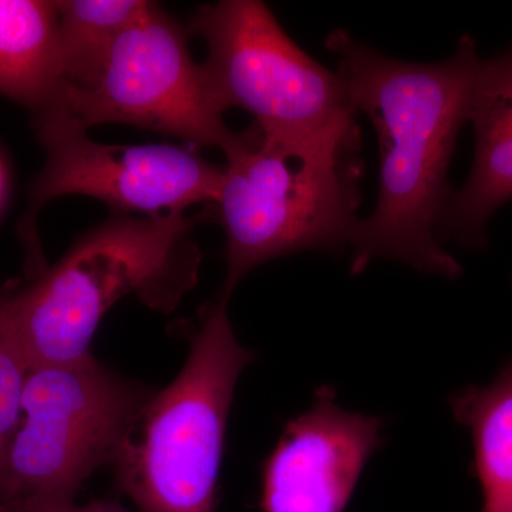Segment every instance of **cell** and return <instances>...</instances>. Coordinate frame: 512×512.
Instances as JSON below:
<instances>
[{
	"mask_svg": "<svg viewBox=\"0 0 512 512\" xmlns=\"http://www.w3.org/2000/svg\"><path fill=\"white\" fill-rule=\"evenodd\" d=\"M326 47L356 113L375 127L380 184L375 211L353 231L350 271L393 259L423 274L456 279L463 266L443 247L440 221L451 191L447 173L481 57L473 37L437 63L406 62L353 39L329 33Z\"/></svg>",
	"mask_w": 512,
	"mask_h": 512,
	"instance_id": "6da1fadb",
	"label": "cell"
},
{
	"mask_svg": "<svg viewBox=\"0 0 512 512\" xmlns=\"http://www.w3.org/2000/svg\"><path fill=\"white\" fill-rule=\"evenodd\" d=\"M194 218L114 217L83 235L28 288L5 295L29 367L64 365L89 352L114 303L137 295L157 311L180 303L197 281Z\"/></svg>",
	"mask_w": 512,
	"mask_h": 512,
	"instance_id": "7a4b0ae2",
	"label": "cell"
},
{
	"mask_svg": "<svg viewBox=\"0 0 512 512\" xmlns=\"http://www.w3.org/2000/svg\"><path fill=\"white\" fill-rule=\"evenodd\" d=\"M225 109H242L266 140L312 156L360 153L357 113L338 72L312 59L258 0L202 6L191 23Z\"/></svg>",
	"mask_w": 512,
	"mask_h": 512,
	"instance_id": "3957f363",
	"label": "cell"
},
{
	"mask_svg": "<svg viewBox=\"0 0 512 512\" xmlns=\"http://www.w3.org/2000/svg\"><path fill=\"white\" fill-rule=\"evenodd\" d=\"M153 394L92 355L29 369L0 453L3 512L76 503L94 471L116 466Z\"/></svg>",
	"mask_w": 512,
	"mask_h": 512,
	"instance_id": "277c9868",
	"label": "cell"
},
{
	"mask_svg": "<svg viewBox=\"0 0 512 512\" xmlns=\"http://www.w3.org/2000/svg\"><path fill=\"white\" fill-rule=\"evenodd\" d=\"M224 154L215 202L227 238L221 299L279 256L349 247L359 221L360 154L312 156L266 140L255 126Z\"/></svg>",
	"mask_w": 512,
	"mask_h": 512,
	"instance_id": "5b68a950",
	"label": "cell"
},
{
	"mask_svg": "<svg viewBox=\"0 0 512 512\" xmlns=\"http://www.w3.org/2000/svg\"><path fill=\"white\" fill-rule=\"evenodd\" d=\"M220 298L202 312L180 375L154 393L116 463L141 512H214L235 386L254 353L238 342Z\"/></svg>",
	"mask_w": 512,
	"mask_h": 512,
	"instance_id": "8992f818",
	"label": "cell"
},
{
	"mask_svg": "<svg viewBox=\"0 0 512 512\" xmlns=\"http://www.w3.org/2000/svg\"><path fill=\"white\" fill-rule=\"evenodd\" d=\"M53 110L86 128L131 124L222 153L239 136L225 123L227 109L204 64L192 60L184 29L154 2L117 40L99 80L63 92Z\"/></svg>",
	"mask_w": 512,
	"mask_h": 512,
	"instance_id": "52a82bcc",
	"label": "cell"
},
{
	"mask_svg": "<svg viewBox=\"0 0 512 512\" xmlns=\"http://www.w3.org/2000/svg\"><path fill=\"white\" fill-rule=\"evenodd\" d=\"M37 140L45 148V167L30 190L20 221L33 264L40 261L37 214L63 195H86L120 215L156 218L184 214L192 205L220 195L224 167L197 153L168 144L109 146L87 136V128L60 110L35 117Z\"/></svg>",
	"mask_w": 512,
	"mask_h": 512,
	"instance_id": "ba28073f",
	"label": "cell"
},
{
	"mask_svg": "<svg viewBox=\"0 0 512 512\" xmlns=\"http://www.w3.org/2000/svg\"><path fill=\"white\" fill-rule=\"evenodd\" d=\"M379 417L352 413L320 387L311 409L286 426L262 476L264 512H343L382 443Z\"/></svg>",
	"mask_w": 512,
	"mask_h": 512,
	"instance_id": "9c48e42d",
	"label": "cell"
},
{
	"mask_svg": "<svg viewBox=\"0 0 512 512\" xmlns=\"http://www.w3.org/2000/svg\"><path fill=\"white\" fill-rule=\"evenodd\" d=\"M467 121L476 134V156L467 183L447 202L439 235L441 242L481 249L488 220L512 198V43L500 55L481 59Z\"/></svg>",
	"mask_w": 512,
	"mask_h": 512,
	"instance_id": "30bf717a",
	"label": "cell"
},
{
	"mask_svg": "<svg viewBox=\"0 0 512 512\" xmlns=\"http://www.w3.org/2000/svg\"><path fill=\"white\" fill-rule=\"evenodd\" d=\"M62 90L56 2L0 0V96L36 117L55 109Z\"/></svg>",
	"mask_w": 512,
	"mask_h": 512,
	"instance_id": "8fae6325",
	"label": "cell"
},
{
	"mask_svg": "<svg viewBox=\"0 0 512 512\" xmlns=\"http://www.w3.org/2000/svg\"><path fill=\"white\" fill-rule=\"evenodd\" d=\"M450 404L473 436L481 512H512V362L493 383L467 387Z\"/></svg>",
	"mask_w": 512,
	"mask_h": 512,
	"instance_id": "7c38bea8",
	"label": "cell"
},
{
	"mask_svg": "<svg viewBox=\"0 0 512 512\" xmlns=\"http://www.w3.org/2000/svg\"><path fill=\"white\" fill-rule=\"evenodd\" d=\"M147 6L146 0L56 2L62 93L90 89L99 80L117 40Z\"/></svg>",
	"mask_w": 512,
	"mask_h": 512,
	"instance_id": "4fadbf2b",
	"label": "cell"
},
{
	"mask_svg": "<svg viewBox=\"0 0 512 512\" xmlns=\"http://www.w3.org/2000/svg\"><path fill=\"white\" fill-rule=\"evenodd\" d=\"M29 362L10 319L5 295L0 296V453L18 420L20 397Z\"/></svg>",
	"mask_w": 512,
	"mask_h": 512,
	"instance_id": "5bb4252c",
	"label": "cell"
},
{
	"mask_svg": "<svg viewBox=\"0 0 512 512\" xmlns=\"http://www.w3.org/2000/svg\"><path fill=\"white\" fill-rule=\"evenodd\" d=\"M15 512H128L114 503L96 501V503L77 505L76 503L62 505V507L35 508V510H23Z\"/></svg>",
	"mask_w": 512,
	"mask_h": 512,
	"instance_id": "9a60e30c",
	"label": "cell"
},
{
	"mask_svg": "<svg viewBox=\"0 0 512 512\" xmlns=\"http://www.w3.org/2000/svg\"><path fill=\"white\" fill-rule=\"evenodd\" d=\"M2 190H3V174H2V168H0V197H2Z\"/></svg>",
	"mask_w": 512,
	"mask_h": 512,
	"instance_id": "2e32d148",
	"label": "cell"
},
{
	"mask_svg": "<svg viewBox=\"0 0 512 512\" xmlns=\"http://www.w3.org/2000/svg\"><path fill=\"white\" fill-rule=\"evenodd\" d=\"M0 512H3L2 504H0Z\"/></svg>",
	"mask_w": 512,
	"mask_h": 512,
	"instance_id": "e0dca14e",
	"label": "cell"
}]
</instances>
